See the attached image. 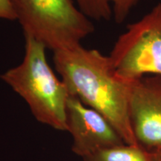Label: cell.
<instances>
[{"label": "cell", "instance_id": "obj_3", "mask_svg": "<svg viewBox=\"0 0 161 161\" xmlns=\"http://www.w3.org/2000/svg\"><path fill=\"white\" fill-rule=\"evenodd\" d=\"M23 29L52 52L72 49L95 31L75 0H11Z\"/></svg>", "mask_w": 161, "mask_h": 161}, {"label": "cell", "instance_id": "obj_2", "mask_svg": "<svg viewBox=\"0 0 161 161\" xmlns=\"http://www.w3.org/2000/svg\"><path fill=\"white\" fill-rule=\"evenodd\" d=\"M24 36L23 61L2 74L0 78L23 98L36 120L57 130L67 131L69 90L50 67L46 46L31 36Z\"/></svg>", "mask_w": 161, "mask_h": 161}, {"label": "cell", "instance_id": "obj_8", "mask_svg": "<svg viewBox=\"0 0 161 161\" xmlns=\"http://www.w3.org/2000/svg\"><path fill=\"white\" fill-rule=\"evenodd\" d=\"M83 161H152L150 153L139 145L122 144L100 150L82 158Z\"/></svg>", "mask_w": 161, "mask_h": 161}, {"label": "cell", "instance_id": "obj_4", "mask_svg": "<svg viewBox=\"0 0 161 161\" xmlns=\"http://www.w3.org/2000/svg\"><path fill=\"white\" fill-rule=\"evenodd\" d=\"M109 58L116 75L126 81L161 75V1L140 19L127 26Z\"/></svg>", "mask_w": 161, "mask_h": 161}, {"label": "cell", "instance_id": "obj_1", "mask_svg": "<svg viewBox=\"0 0 161 161\" xmlns=\"http://www.w3.org/2000/svg\"><path fill=\"white\" fill-rule=\"evenodd\" d=\"M53 54L55 69L70 95L102 114L126 144L138 145L129 118L131 82L116 75L109 56L81 44Z\"/></svg>", "mask_w": 161, "mask_h": 161}, {"label": "cell", "instance_id": "obj_10", "mask_svg": "<svg viewBox=\"0 0 161 161\" xmlns=\"http://www.w3.org/2000/svg\"><path fill=\"white\" fill-rule=\"evenodd\" d=\"M149 153L152 161H161V149Z\"/></svg>", "mask_w": 161, "mask_h": 161}, {"label": "cell", "instance_id": "obj_5", "mask_svg": "<svg viewBox=\"0 0 161 161\" xmlns=\"http://www.w3.org/2000/svg\"><path fill=\"white\" fill-rule=\"evenodd\" d=\"M129 118L139 146L148 152L161 149V75L131 82Z\"/></svg>", "mask_w": 161, "mask_h": 161}, {"label": "cell", "instance_id": "obj_9", "mask_svg": "<svg viewBox=\"0 0 161 161\" xmlns=\"http://www.w3.org/2000/svg\"><path fill=\"white\" fill-rule=\"evenodd\" d=\"M0 19L14 21L17 16L11 0H0Z\"/></svg>", "mask_w": 161, "mask_h": 161}, {"label": "cell", "instance_id": "obj_7", "mask_svg": "<svg viewBox=\"0 0 161 161\" xmlns=\"http://www.w3.org/2000/svg\"><path fill=\"white\" fill-rule=\"evenodd\" d=\"M141 0H75L86 17L96 21H109L112 17L117 24L125 21Z\"/></svg>", "mask_w": 161, "mask_h": 161}, {"label": "cell", "instance_id": "obj_6", "mask_svg": "<svg viewBox=\"0 0 161 161\" xmlns=\"http://www.w3.org/2000/svg\"><path fill=\"white\" fill-rule=\"evenodd\" d=\"M67 132L72 137V151L81 158L100 150L125 142L102 114L75 96L70 95L66 108Z\"/></svg>", "mask_w": 161, "mask_h": 161}]
</instances>
